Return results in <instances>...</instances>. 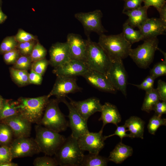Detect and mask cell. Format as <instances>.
<instances>
[{"instance_id":"1","label":"cell","mask_w":166,"mask_h":166,"mask_svg":"<svg viewBox=\"0 0 166 166\" xmlns=\"http://www.w3.org/2000/svg\"><path fill=\"white\" fill-rule=\"evenodd\" d=\"M99 45L112 61L122 60L129 56L132 44L122 33L116 35H99Z\"/></svg>"},{"instance_id":"22","label":"cell","mask_w":166,"mask_h":166,"mask_svg":"<svg viewBox=\"0 0 166 166\" xmlns=\"http://www.w3.org/2000/svg\"><path fill=\"white\" fill-rule=\"evenodd\" d=\"M148 8L144 6L132 10H123V13L128 17L126 22L133 28L138 27L148 18Z\"/></svg>"},{"instance_id":"45","label":"cell","mask_w":166,"mask_h":166,"mask_svg":"<svg viewBox=\"0 0 166 166\" xmlns=\"http://www.w3.org/2000/svg\"><path fill=\"white\" fill-rule=\"evenodd\" d=\"M29 80L30 84L40 85L42 80V76L31 69L29 73Z\"/></svg>"},{"instance_id":"11","label":"cell","mask_w":166,"mask_h":166,"mask_svg":"<svg viewBox=\"0 0 166 166\" xmlns=\"http://www.w3.org/2000/svg\"><path fill=\"white\" fill-rule=\"evenodd\" d=\"M81 88L77 82L76 77L57 76V78L52 89L47 95L50 97L55 96L58 99L65 97L69 93L81 91Z\"/></svg>"},{"instance_id":"27","label":"cell","mask_w":166,"mask_h":166,"mask_svg":"<svg viewBox=\"0 0 166 166\" xmlns=\"http://www.w3.org/2000/svg\"><path fill=\"white\" fill-rule=\"evenodd\" d=\"M122 32L125 39L131 44L144 40L140 31L134 30L126 22L123 25Z\"/></svg>"},{"instance_id":"30","label":"cell","mask_w":166,"mask_h":166,"mask_svg":"<svg viewBox=\"0 0 166 166\" xmlns=\"http://www.w3.org/2000/svg\"><path fill=\"white\" fill-rule=\"evenodd\" d=\"M14 136L10 128L7 125L0 123V146H9Z\"/></svg>"},{"instance_id":"15","label":"cell","mask_w":166,"mask_h":166,"mask_svg":"<svg viewBox=\"0 0 166 166\" xmlns=\"http://www.w3.org/2000/svg\"><path fill=\"white\" fill-rule=\"evenodd\" d=\"M67 97L69 102L73 106L80 115L85 121L97 112H101L102 105L96 97H92L85 100L76 101Z\"/></svg>"},{"instance_id":"29","label":"cell","mask_w":166,"mask_h":166,"mask_svg":"<svg viewBox=\"0 0 166 166\" xmlns=\"http://www.w3.org/2000/svg\"><path fill=\"white\" fill-rule=\"evenodd\" d=\"M11 77L13 81L18 86H23L29 84V73L27 71L9 68Z\"/></svg>"},{"instance_id":"20","label":"cell","mask_w":166,"mask_h":166,"mask_svg":"<svg viewBox=\"0 0 166 166\" xmlns=\"http://www.w3.org/2000/svg\"><path fill=\"white\" fill-rule=\"evenodd\" d=\"M137 27L144 39L164 35L166 30V25L159 18H148Z\"/></svg>"},{"instance_id":"28","label":"cell","mask_w":166,"mask_h":166,"mask_svg":"<svg viewBox=\"0 0 166 166\" xmlns=\"http://www.w3.org/2000/svg\"><path fill=\"white\" fill-rule=\"evenodd\" d=\"M18 113L16 101L4 99L2 106L0 110V121Z\"/></svg>"},{"instance_id":"51","label":"cell","mask_w":166,"mask_h":166,"mask_svg":"<svg viewBox=\"0 0 166 166\" xmlns=\"http://www.w3.org/2000/svg\"><path fill=\"white\" fill-rule=\"evenodd\" d=\"M18 164L11 162L5 163L0 165V166H18Z\"/></svg>"},{"instance_id":"25","label":"cell","mask_w":166,"mask_h":166,"mask_svg":"<svg viewBox=\"0 0 166 166\" xmlns=\"http://www.w3.org/2000/svg\"><path fill=\"white\" fill-rule=\"evenodd\" d=\"M145 92L141 109L143 111L149 113L153 110L155 105L160 100L156 89L153 88Z\"/></svg>"},{"instance_id":"36","label":"cell","mask_w":166,"mask_h":166,"mask_svg":"<svg viewBox=\"0 0 166 166\" xmlns=\"http://www.w3.org/2000/svg\"><path fill=\"white\" fill-rule=\"evenodd\" d=\"M33 164L34 166H57L58 164L54 157L45 155L38 157L34 160Z\"/></svg>"},{"instance_id":"26","label":"cell","mask_w":166,"mask_h":166,"mask_svg":"<svg viewBox=\"0 0 166 166\" xmlns=\"http://www.w3.org/2000/svg\"><path fill=\"white\" fill-rule=\"evenodd\" d=\"M108 158L102 156L99 154L89 153L85 155L81 166H105L109 161Z\"/></svg>"},{"instance_id":"40","label":"cell","mask_w":166,"mask_h":166,"mask_svg":"<svg viewBox=\"0 0 166 166\" xmlns=\"http://www.w3.org/2000/svg\"><path fill=\"white\" fill-rule=\"evenodd\" d=\"M3 55L4 62L8 65H13L21 55L17 48Z\"/></svg>"},{"instance_id":"13","label":"cell","mask_w":166,"mask_h":166,"mask_svg":"<svg viewBox=\"0 0 166 166\" xmlns=\"http://www.w3.org/2000/svg\"><path fill=\"white\" fill-rule=\"evenodd\" d=\"M103 129L98 132H89L80 136L77 142L80 148L82 150L89 152V153L99 154L103 148L106 139L103 135Z\"/></svg>"},{"instance_id":"46","label":"cell","mask_w":166,"mask_h":166,"mask_svg":"<svg viewBox=\"0 0 166 166\" xmlns=\"http://www.w3.org/2000/svg\"><path fill=\"white\" fill-rule=\"evenodd\" d=\"M155 111V114L161 116L166 113V101H159L153 107V110Z\"/></svg>"},{"instance_id":"48","label":"cell","mask_w":166,"mask_h":166,"mask_svg":"<svg viewBox=\"0 0 166 166\" xmlns=\"http://www.w3.org/2000/svg\"><path fill=\"white\" fill-rule=\"evenodd\" d=\"M132 85L138 89L144 90L145 91L153 88V85L149 83L145 79L140 84Z\"/></svg>"},{"instance_id":"3","label":"cell","mask_w":166,"mask_h":166,"mask_svg":"<svg viewBox=\"0 0 166 166\" xmlns=\"http://www.w3.org/2000/svg\"><path fill=\"white\" fill-rule=\"evenodd\" d=\"M84 151L78 145L77 139L71 135L65 141L54 154L58 165L79 166L84 156Z\"/></svg>"},{"instance_id":"10","label":"cell","mask_w":166,"mask_h":166,"mask_svg":"<svg viewBox=\"0 0 166 166\" xmlns=\"http://www.w3.org/2000/svg\"><path fill=\"white\" fill-rule=\"evenodd\" d=\"M106 76L116 90L126 97L127 76L123 60L113 61Z\"/></svg>"},{"instance_id":"33","label":"cell","mask_w":166,"mask_h":166,"mask_svg":"<svg viewBox=\"0 0 166 166\" xmlns=\"http://www.w3.org/2000/svg\"><path fill=\"white\" fill-rule=\"evenodd\" d=\"M47 53L46 49L37 41L30 55L32 62L45 58Z\"/></svg>"},{"instance_id":"6","label":"cell","mask_w":166,"mask_h":166,"mask_svg":"<svg viewBox=\"0 0 166 166\" xmlns=\"http://www.w3.org/2000/svg\"><path fill=\"white\" fill-rule=\"evenodd\" d=\"M59 102L57 98L49 100L39 124L58 133L65 131L69 127V122L59 108Z\"/></svg>"},{"instance_id":"19","label":"cell","mask_w":166,"mask_h":166,"mask_svg":"<svg viewBox=\"0 0 166 166\" xmlns=\"http://www.w3.org/2000/svg\"><path fill=\"white\" fill-rule=\"evenodd\" d=\"M49 64L54 68L61 65L71 59L68 45L65 42H57L50 47Z\"/></svg>"},{"instance_id":"24","label":"cell","mask_w":166,"mask_h":166,"mask_svg":"<svg viewBox=\"0 0 166 166\" xmlns=\"http://www.w3.org/2000/svg\"><path fill=\"white\" fill-rule=\"evenodd\" d=\"M124 124L130 132V138L143 139L145 122L140 118L131 116L125 121Z\"/></svg>"},{"instance_id":"17","label":"cell","mask_w":166,"mask_h":166,"mask_svg":"<svg viewBox=\"0 0 166 166\" xmlns=\"http://www.w3.org/2000/svg\"><path fill=\"white\" fill-rule=\"evenodd\" d=\"M66 42L68 46L71 59L85 62L86 40L84 39L79 34L70 33L67 36Z\"/></svg>"},{"instance_id":"16","label":"cell","mask_w":166,"mask_h":166,"mask_svg":"<svg viewBox=\"0 0 166 166\" xmlns=\"http://www.w3.org/2000/svg\"><path fill=\"white\" fill-rule=\"evenodd\" d=\"M89 69L85 62L70 59L65 63L54 68L53 72L56 76L76 77L82 76Z\"/></svg>"},{"instance_id":"39","label":"cell","mask_w":166,"mask_h":166,"mask_svg":"<svg viewBox=\"0 0 166 166\" xmlns=\"http://www.w3.org/2000/svg\"><path fill=\"white\" fill-rule=\"evenodd\" d=\"M14 37L18 43L32 40H38L36 36L26 32L21 29L18 30Z\"/></svg>"},{"instance_id":"37","label":"cell","mask_w":166,"mask_h":166,"mask_svg":"<svg viewBox=\"0 0 166 166\" xmlns=\"http://www.w3.org/2000/svg\"><path fill=\"white\" fill-rule=\"evenodd\" d=\"M49 64V60L45 58L32 63L31 69L42 76Z\"/></svg>"},{"instance_id":"52","label":"cell","mask_w":166,"mask_h":166,"mask_svg":"<svg viewBox=\"0 0 166 166\" xmlns=\"http://www.w3.org/2000/svg\"><path fill=\"white\" fill-rule=\"evenodd\" d=\"M4 99L0 95V110L1 109L4 102Z\"/></svg>"},{"instance_id":"9","label":"cell","mask_w":166,"mask_h":166,"mask_svg":"<svg viewBox=\"0 0 166 166\" xmlns=\"http://www.w3.org/2000/svg\"><path fill=\"white\" fill-rule=\"evenodd\" d=\"M9 147L13 159L31 157L41 152L34 139L29 137L15 138Z\"/></svg>"},{"instance_id":"12","label":"cell","mask_w":166,"mask_h":166,"mask_svg":"<svg viewBox=\"0 0 166 166\" xmlns=\"http://www.w3.org/2000/svg\"><path fill=\"white\" fill-rule=\"evenodd\" d=\"M60 102L64 103L67 106L69 114V127L72 130L71 135L77 139L80 136L89 132L87 121L80 115L73 106L63 97L58 99Z\"/></svg>"},{"instance_id":"38","label":"cell","mask_w":166,"mask_h":166,"mask_svg":"<svg viewBox=\"0 0 166 166\" xmlns=\"http://www.w3.org/2000/svg\"><path fill=\"white\" fill-rule=\"evenodd\" d=\"M166 74V61L159 62L153 66L150 71V75L156 79Z\"/></svg>"},{"instance_id":"4","label":"cell","mask_w":166,"mask_h":166,"mask_svg":"<svg viewBox=\"0 0 166 166\" xmlns=\"http://www.w3.org/2000/svg\"><path fill=\"white\" fill-rule=\"evenodd\" d=\"M34 139L41 152L45 155H54L66 138L59 133L49 129L41 125L35 126Z\"/></svg>"},{"instance_id":"5","label":"cell","mask_w":166,"mask_h":166,"mask_svg":"<svg viewBox=\"0 0 166 166\" xmlns=\"http://www.w3.org/2000/svg\"><path fill=\"white\" fill-rule=\"evenodd\" d=\"M85 62L89 69L106 76L112 61L97 43L93 42L88 37Z\"/></svg>"},{"instance_id":"47","label":"cell","mask_w":166,"mask_h":166,"mask_svg":"<svg viewBox=\"0 0 166 166\" xmlns=\"http://www.w3.org/2000/svg\"><path fill=\"white\" fill-rule=\"evenodd\" d=\"M143 0H127L125 1L123 10H131L141 6Z\"/></svg>"},{"instance_id":"7","label":"cell","mask_w":166,"mask_h":166,"mask_svg":"<svg viewBox=\"0 0 166 166\" xmlns=\"http://www.w3.org/2000/svg\"><path fill=\"white\" fill-rule=\"evenodd\" d=\"M158 43L157 37L145 39L142 44L131 49L129 56L138 67L146 69L153 61L155 52L158 48Z\"/></svg>"},{"instance_id":"43","label":"cell","mask_w":166,"mask_h":166,"mask_svg":"<svg viewBox=\"0 0 166 166\" xmlns=\"http://www.w3.org/2000/svg\"><path fill=\"white\" fill-rule=\"evenodd\" d=\"M126 128L124 124L121 126H117V128L114 132L111 135L107 136H104L106 139L111 136L116 135L119 136L122 141L123 138L125 137H130V136L129 134H127L126 132L127 131Z\"/></svg>"},{"instance_id":"18","label":"cell","mask_w":166,"mask_h":166,"mask_svg":"<svg viewBox=\"0 0 166 166\" xmlns=\"http://www.w3.org/2000/svg\"><path fill=\"white\" fill-rule=\"evenodd\" d=\"M82 76L90 85L100 91L111 93L117 92L104 74L89 69Z\"/></svg>"},{"instance_id":"23","label":"cell","mask_w":166,"mask_h":166,"mask_svg":"<svg viewBox=\"0 0 166 166\" xmlns=\"http://www.w3.org/2000/svg\"><path fill=\"white\" fill-rule=\"evenodd\" d=\"M133 153V150L132 147L121 142L118 143L110 152L108 158L109 161L117 164H120L131 156Z\"/></svg>"},{"instance_id":"49","label":"cell","mask_w":166,"mask_h":166,"mask_svg":"<svg viewBox=\"0 0 166 166\" xmlns=\"http://www.w3.org/2000/svg\"><path fill=\"white\" fill-rule=\"evenodd\" d=\"M160 14V21L166 25V7L165 5L159 10L158 11Z\"/></svg>"},{"instance_id":"54","label":"cell","mask_w":166,"mask_h":166,"mask_svg":"<svg viewBox=\"0 0 166 166\" xmlns=\"http://www.w3.org/2000/svg\"><path fill=\"white\" fill-rule=\"evenodd\" d=\"M124 0V1H127V0Z\"/></svg>"},{"instance_id":"41","label":"cell","mask_w":166,"mask_h":166,"mask_svg":"<svg viewBox=\"0 0 166 166\" xmlns=\"http://www.w3.org/2000/svg\"><path fill=\"white\" fill-rule=\"evenodd\" d=\"M13 159L9 146H0V165L11 162Z\"/></svg>"},{"instance_id":"31","label":"cell","mask_w":166,"mask_h":166,"mask_svg":"<svg viewBox=\"0 0 166 166\" xmlns=\"http://www.w3.org/2000/svg\"><path fill=\"white\" fill-rule=\"evenodd\" d=\"M166 125V119L161 117V116L155 115L149 120L147 126L149 132L154 135L158 128L160 126Z\"/></svg>"},{"instance_id":"32","label":"cell","mask_w":166,"mask_h":166,"mask_svg":"<svg viewBox=\"0 0 166 166\" xmlns=\"http://www.w3.org/2000/svg\"><path fill=\"white\" fill-rule=\"evenodd\" d=\"M18 42L14 36H7L2 40L0 45V54L4 53L17 48Z\"/></svg>"},{"instance_id":"14","label":"cell","mask_w":166,"mask_h":166,"mask_svg":"<svg viewBox=\"0 0 166 166\" xmlns=\"http://www.w3.org/2000/svg\"><path fill=\"white\" fill-rule=\"evenodd\" d=\"M0 123L8 125L15 138L30 137L31 123L19 113L2 120Z\"/></svg>"},{"instance_id":"8","label":"cell","mask_w":166,"mask_h":166,"mask_svg":"<svg viewBox=\"0 0 166 166\" xmlns=\"http://www.w3.org/2000/svg\"><path fill=\"white\" fill-rule=\"evenodd\" d=\"M74 16L82 24L87 37L92 32L100 35L107 31L102 24L103 14L100 10L87 13H78L75 14Z\"/></svg>"},{"instance_id":"42","label":"cell","mask_w":166,"mask_h":166,"mask_svg":"<svg viewBox=\"0 0 166 166\" xmlns=\"http://www.w3.org/2000/svg\"><path fill=\"white\" fill-rule=\"evenodd\" d=\"M156 89L159 95L160 100L166 101V83L159 79L157 82Z\"/></svg>"},{"instance_id":"21","label":"cell","mask_w":166,"mask_h":166,"mask_svg":"<svg viewBox=\"0 0 166 166\" xmlns=\"http://www.w3.org/2000/svg\"><path fill=\"white\" fill-rule=\"evenodd\" d=\"M101 117L99 121H102L103 125L101 129L108 124L112 123L117 126L121 120V115L117 107L109 102H105L102 105Z\"/></svg>"},{"instance_id":"34","label":"cell","mask_w":166,"mask_h":166,"mask_svg":"<svg viewBox=\"0 0 166 166\" xmlns=\"http://www.w3.org/2000/svg\"><path fill=\"white\" fill-rule=\"evenodd\" d=\"M32 62L30 56L21 55L12 67L20 70L27 71L31 69Z\"/></svg>"},{"instance_id":"2","label":"cell","mask_w":166,"mask_h":166,"mask_svg":"<svg viewBox=\"0 0 166 166\" xmlns=\"http://www.w3.org/2000/svg\"><path fill=\"white\" fill-rule=\"evenodd\" d=\"M49 98L48 95L34 98L19 97L16 101L18 113L31 124H39Z\"/></svg>"},{"instance_id":"53","label":"cell","mask_w":166,"mask_h":166,"mask_svg":"<svg viewBox=\"0 0 166 166\" xmlns=\"http://www.w3.org/2000/svg\"><path fill=\"white\" fill-rule=\"evenodd\" d=\"M157 50H158L159 51H160L163 55L164 58V60L166 61V53H165L162 50L158 48Z\"/></svg>"},{"instance_id":"50","label":"cell","mask_w":166,"mask_h":166,"mask_svg":"<svg viewBox=\"0 0 166 166\" xmlns=\"http://www.w3.org/2000/svg\"><path fill=\"white\" fill-rule=\"evenodd\" d=\"M1 5L0 6V24L3 23L7 18V16L2 11Z\"/></svg>"},{"instance_id":"35","label":"cell","mask_w":166,"mask_h":166,"mask_svg":"<svg viewBox=\"0 0 166 166\" xmlns=\"http://www.w3.org/2000/svg\"><path fill=\"white\" fill-rule=\"evenodd\" d=\"M37 41L38 40H32L18 43L16 48L21 55L30 56Z\"/></svg>"},{"instance_id":"44","label":"cell","mask_w":166,"mask_h":166,"mask_svg":"<svg viewBox=\"0 0 166 166\" xmlns=\"http://www.w3.org/2000/svg\"><path fill=\"white\" fill-rule=\"evenodd\" d=\"M144 6L148 8L150 6L155 7L158 11L165 5V0H143Z\"/></svg>"}]
</instances>
